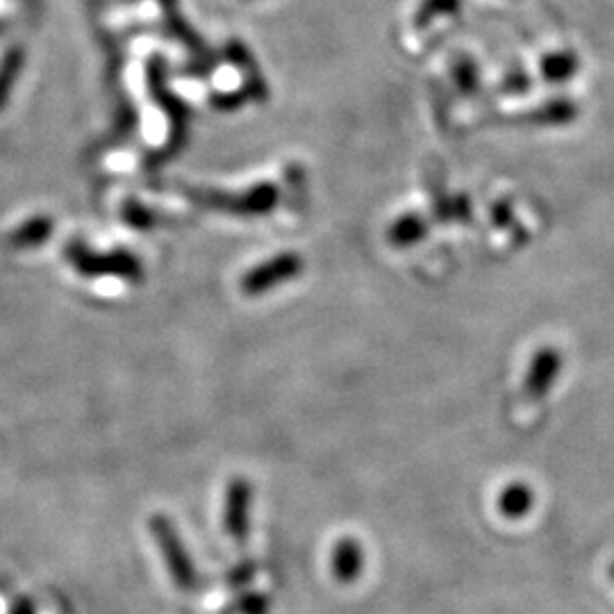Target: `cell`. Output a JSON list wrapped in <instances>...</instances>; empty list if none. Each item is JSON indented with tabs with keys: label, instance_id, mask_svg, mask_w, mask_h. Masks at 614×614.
Listing matches in <instances>:
<instances>
[{
	"label": "cell",
	"instance_id": "6da1fadb",
	"mask_svg": "<svg viewBox=\"0 0 614 614\" xmlns=\"http://www.w3.org/2000/svg\"><path fill=\"white\" fill-rule=\"evenodd\" d=\"M66 260H69L76 271H80L82 276H116V278H128V280H141L144 278V269H141V262L137 255H132L126 248H119V251L103 253L98 255L87 248L80 239H73V242L66 244Z\"/></svg>",
	"mask_w": 614,
	"mask_h": 614
},
{
	"label": "cell",
	"instance_id": "7a4b0ae2",
	"mask_svg": "<svg viewBox=\"0 0 614 614\" xmlns=\"http://www.w3.org/2000/svg\"><path fill=\"white\" fill-rule=\"evenodd\" d=\"M305 269L303 257L298 253H280L257 264L242 278V292L246 296H262L278 289L289 280H296Z\"/></svg>",
	"mask_w": 614,
	"mask_h": 614
},
{
	"label": "cell",
	"instance_id": "3957f363",
	"mask_svg": "<svg viewBox=\"0 0 614 614\" xmlns=\"http://www.w3.org/2000/svg\"><path fill=\"white\" fill-rule=\"evenodd\" d=\"M151 533L155 537L157 546H160L164 560H167L173 583H176L180 589H194L196 585L194 564L189 560V555L185 551V546H182L171 519L162 517V514H155V517H151Z\"/></svg>",
	"mask_w": 614,
	"mask_h": 614
},
{
	"label": "cell",
	"instance_id": "277c9868",
	"mask_svg": "<svg viewBox=\"0 0 614 614\" xmlns=\"http://www.w3.org/2000/svg\"><path fill=\"white\" fill-rule=\"evenodd\" d=\"M148 76V87H151V94L164 112L169 114L171 119V151H176L180 148L182 141H185V132H187V107L185 103H180L176 96L171 94V89L167 87V82H164V64L160 57H153L151 62H148L146 69Z\"/></svg>",
	"mask_w": 614,
	"mask_h": 614
},
{
	"label": "cell",
	"instance_id": "5b68a950",
	"mask_svg": "<svg viewBox=\"0 0 614 614\" xmlns=\"http://www.w3.org/2000/svg\"><path fill=\"white\" fill-rule=\"evenodd\" d=\"M201 201L214 207H223V210L244 214V217H255V214H267L269 210H273L280 201V192L278 187L273 185H260L244 196L232 198V201H226V198H221L217 194L203 196Z\"/></svg>",
	"mask_w": 614,
	"mask_h": 614
},
{
	"label": "cell",
	"instance_id": "8992f818",
	"mask_svg": "<svg viewBox=\"0 0 614 614\" xmlns=\"http://www.w3.org/2000/svg\"><path fill=\"white\" fill-rule=\"evenodd\" d=\"M560 367H562V358L555 348H549V346L539 348L533 362H530V369L526 376V392L535 398L539 394L549 392L551 385L555 383V378H558Z\"/></svg>",
	"mask_w": 614,
	"mask_h": 614
},
{
	"label": "cell",
	"instance_id": "52a82bcc",
	"mask_svg": "<svg viewBox=\"0 0 614 614\" xmlns=\"http://www.w3.org/2000/svg\"><path fill=\"white\" fill-rule=\"evenodd\" d=\"M248 494H251V489H248L246 480H232L226 499V530L235 539H242L246 535Z\"/></svg>",
	"mask_w": 614,
	"mask_h": 614
},
{
	"label": "cell",
	"instance_id": "ba28073f",
	"mask_svg": "<svg viewBox=\"0 0 614 614\" xmlns=\"http://www.w3.org/2000/svg\"><path fill=\"white\" fill-rule=\"evenodd\" d=\"M53 226H55V221L51 217L39 214V217H32L23 223V226L16 228L12 235L7 237V244H10L12 248L41 246L44 242H48V237L53 235Z\"/></svg>",
	"mask_w": 614,
	"mask_h": 614
},
{
	"label": "cell",
	"instance_id": "9c48e42d",
	"mask_svg": "<svg viewBox=\"0 0 614 614\" xmlns=\"http://www.w3.org/2000/svg\"><path fill=\"white\" fill-rule=\"evenodd\" d=\"M23 66H26V48L23 46H12L0 60V112L7 107L16 80L21 78Z\"/></svg>",
	"mask_w": 614,
	"mask_h": 614
},
{
	"label": "cell",
	"instance_id": "30bf717a",
	"mask_svg": "<svg viewBox=\"0 0 614 614\" xmlns=\"http://www.w3.org/2000/svg\"><path fill=\"white\" fill-rule=\"evenodd\" d=\"M578 71V57L569 51H558L549 53L542 57L539 62V73H542L544 80L549 82H567L569 78H574Z\"/></svg>",
	"mask_w": 614,
	"mask_h": 614
},
{
	"label": "cell",
	"instance_id": "8fae6325",
	"mask_svg": "<svg viewBox=\"0 0 614 614\" xmlns=\"http://www.w3.org/2000/svg\"><path fill=\"white\" fill-rule=\"evenodd\" d=\"M426 232L428 223L419 214H405V217H398L392 223V228H389V242L394 246H412L421 242Z\"/></svg>",
	"mask_w": 614,
	"mask_h": 614
},
{
	"label": "cell",
	"instance_id": "7c38bea8",
	"mask_svg": "<svg viewBox=\"0 0 614 614\" xmlns=\"http://www.w3.org/2000/svg\"><path fill=\"white\" fill-rule=\"evenodd\" d=\"M462 0H421V5L417 7V16H414V23L417 26H430V23L437 19H444V16H455L460 12Z\"/></svg>",
	"mask_w": 614,
	"mask_h": 614
},
{
	"label": "cell",
	"instance_id": "4fadbf2b",
	"mask_svg": "<svg viewBox=\"0 0 614 614\" xmlns=\"http://www.w3.org/2000/svg\"><path fill=\"white\" fill-rule=\"evenodd\" d=\"M576 112L578 110L571 101H551V103H546L535 116L539 123H544V126L546 123H551V126H562V123L574 119Z\"/></svg>",
	"mask_w": 614,
	"mask_h": 614
},
{
	"label": "cell",
	"instance_id": "5bb4252c",
	"mask_svg": "<svg viewBox=\"0 0 614 614\" xmlns=\"http://www.w3.org/2000/svg\"><path fill=\"white\" fill-rule=\"evenodd\" d=\"M123 219H126L130 226L137 228V230H151V228H155V223H157L155 214L137 201L126 203V210H123Z\"/></svg>",
	"mask_w": 614,
	"mask_h": 614
},
{
	"label": "cell",
	"instance_id": "9a60e30c",
	"mask_svg": "<svg viewBox=\"0 0 614 614\" xmlns=\"http://www.w3.org/2000/svg\"><path fill=\"white\" fill-rule=\"evenodd\" d=\"M10 614H37L35 612V603H32L28 596H19V599L12 603Z\"/></svg>",
	"mask_w": 614,
	"mask_h": 614
}]
</instances>
